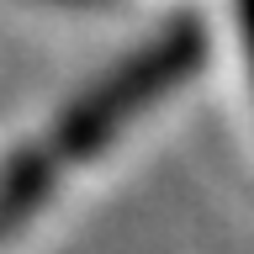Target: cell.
<instances>
[{
    "label": "cell",
    "instance_id": "cell-1",
    "mask_svg": "<svg viewBox=\"0 0 254 254\" xmlns=\"http://www.w3.org/2000/svg\"><path fill=\"white\" fill-rule=\"evenodd\" d=\"M201 59H206L201 27L196 21H180V27L159 32L154 43L143 48L138 59H127L117 74H106L79 106H69L53 122V132L43 143H32L27 154L11 159V170L0 180V228L32 217L79 164L101 159L148 106H159L170 90H180L201 69Z\"/></svg>",
    "mask_w": 254,
    "mask_h": 254
},
{
    "label": "cell",
    "instance_id": "cell-2",
    "mask_svg": "<svg viewBox=\"0 0 254 254\" xmlns=\"http://www.w3.org/2000/svg\"><path fill=\"white\" fill-rule=\"evenodd\" d=\"M238 21H244V43H249V64H254V0H238Z\"/></svg>",
    "mask_w": 254,
    "mask_h": 254
}]
</instances>
